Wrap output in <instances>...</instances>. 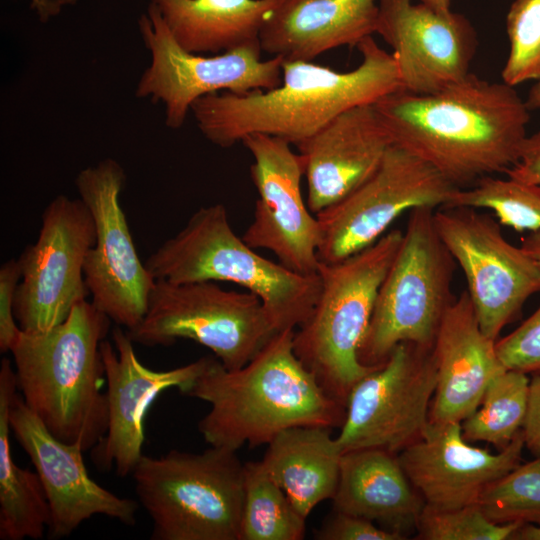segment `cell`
Returning a JSON list of instances; mask_svg holds the SVG:
<instances>
[{"label": "cell", "instance_id": "cell-19", "mask_svg": "<svg viewBox=\"0 0 540 540\" xmlns=\"http://www.w3.org/2000/svg\"><path fill=\"white\" fill-rule=\"evenodd\" d=\"M375 33L392 48L401 89L431 94L469 73L477 34L461 13L441 14L412 0H379Z\"/></svg>", "mask_w": 540, "mask_h": 540}, {"label": "cell", "instance_id": "cell-24", "mask_svg": "<svg viewBox=\"0 0 540 540\" xmlns=\"http://www.w3.org/2000/svg\"><path fill=\"white\" fill-rule=\"evenodd\" d=\"M335 511L359 516L405 536L425 505L397 454L379 448L344 452L331 499Z\"/></svg>", "mask_w": 540, "mask_h": 540}, {"label": "cell", "instance_id": "cell-33", "mask_svg": "<svg viewBox=\"0 0 540 540\" xmlns=\"http://www.w3.org/2000/svg\"><path fill=\"white\" fill-rule=\"evenodd\" d=\"M522 525L495 523L478 504L455 509H437L425 504L416 528L418 538L424 540H506Z\"/></svg>", "mask_w": 540, "mask_h": 540}, {"label": "cell", "instance_id": "cell-6", "mask_svg": "<svg viewBox=\"0 0 540 540\" xmlns=\"http://www.w3.org/2000/svg\"><path fill=\"white\" fill-rule=\"evenodd\" d=\"M402 237L403 232L394 229L346 259L319 262L318 300L308 319L295 329V354L324 391L344 407L355 384L379 367L364 365L359 350Z\"/></svg>", "mask_w": 540, "mask_h": 540}, {"label": "cell", "instance_id": "cell-8", "mask_svg": "<svg viewBox=\"0 0 540 540\" xmlns=\"http://www.w3.org/2000/svg\"><path fill=\"white\" fill-rule=\"evenodd\" d=\"M435 210L409 211L359 350L366 366L382 365L400 343L432 348L443 316L456 299L451 292L456 262L437 231Z\"/></svg>", "mask_w": 540, "mask_h": 540}, {"label": "cell", "instance_id": "cell-35", "mask_svg": "<svg viewBox=\"0 0 540 540\" xmlns=\"http://www.w3.org/2000/svg\"><path fill=\"white\" fill-rule=\"evenodd\" d=\"M318 540H402L406 537L368 519L335 511L314 533Z\"/></svg>", "mask_w": 540, "mask_h": 540}, {"label": "cell", "instance_id": "cell-17", "mask_svg": "<svg viewBox=\"0 0 540 540\" xmlns=\"http://www.w3.org/2000/svg\"><path fill=\"white\" fill-rule=\"evenodd\" d=\"M112 341L104 339L100 344L107 382L108 428L90 451L99 470L114 469L118 476L126 477L143 455L144 419L151 404L170 388L183 394L207 367L211 356L155 371L141 363L134 342L121 326L112 330Z\"/></svg>", "mask_w": 540, "mask_h": 540}, {"label": "cell", "instance_id": "cell-3", "mask_svg": "<svg viewBox=\"0 0 540 540\" xmlns=\"http://www.w3.org/2000/svg\"><path fill=\"white\" fill-rule=\"evenodd\" d=\"M295 329L276 333L244 366L211 357L183 393L209 404L198 431L210 446L238 451L267 445L297 426H341L345 407L328 395L294 352Z\"/></svg>", "mask_w": 540, "mask_h": 540}, {"label": "cell", "instance_id": "cell-2", "mask_svg": "<svg viewBox=\"0 0 540 540\" xmlns=\"http://www.w3.org/2000/svg\"><path fill=\"white\" fill-rule=\"evenodd\" d=\"M357 48L362 60L351 71L338 72L308 60L283 59L282 81L273 89L205 95L191 106L197 127L207 140L222 148L255 133L297 146L344 111L375 104L401 89L392 53L381 48L372 36Z\"/></svg>", "mask_w": 540, "mask_h": 540}, {"label": "cell", "instance_id": "cell-42", "mask_svg": "<svg viewBox=\"0 0 540 540\" xmlns=\"http://www.w3.org/2000/svg\"><path fill=\"white\" fill-rule=\"evenodd\" d=\"M419 2L427 5L441 14H448L451 12L450 0H419Z\"/></svg>", "mask_w": 540, "mask_h": 540}, {"label": "cell", "instance_id": "cell-20", "mask_svg": "<svg viewBox=\"0 0 540 540\" xmlns=\"http://www.w3.org/2000/svg\"><path fill=\"white\" fill-rule=\"evenodd\" d=\"M524 446L522 430L494 454L470 445L461 423L429 424L397 457L426 505L455 509L478 504L488 486L520 464Z\"/></svg>", "mask_w": 540, "mask_h": 540}, {"label": "cell", "instance_id": "cell-39", "mask_svg": "<svg viewBox=\"0 0 540 540\" xmlns=\"http://www.w3.org/2000/svg\"><path fill=\"white\" fill-rule=\"evenodd\" d=\"M521 247L533 258L540 268V230L528 234L522 240Z\"/></svg>", "mask_w": 540, "mask_h": 540}, {"label": "cell", "instance_id": "cell-18", "mask_svg": "<svg viewBox=\"0 0 540 540\" xmlns=\"http://www.w3.org/2000/svg\"><path fill=\"white\" fill-rule=\"evenodd\" d=\"M9 421L12 434L29 456L42 483L50 510L48 538L68 537L96 515L128 526L136 523L139 503L95 482L86 469L84 450L54 437L18 393L10 406Z\"/></svg>", "mask_w": 540, "mask_h": 540}, {"label": "cell", "instance_id": "cell-30", "mask_svg": "<svg viewBox=\"0 0 540 540\" xmlns=\"http://www.w3.org/2000/svg\"><path fill=\"white\" fill-rule=\"evenodd\" d=\"M454 206L489 209L501 225L518 232L540 230V191L509 177L485 176L456 190L447 207Z\"/></svg>", "mask_w": 540, "mask_h": 540}, {"label": "cell", "instance_id": "cell-21", "mask_svg": "<svg viewBox=\"0 0 540 540\" xmlns=\"http://www.w3.org/2000/svg\"><path fill=\"white\" fill-rule=\"evenodd\" d=\"M393 143L379 112L369 104L344 111L298 144L310 211L316 215L356 190L375 173Z\"/></svg>", "mask_w": 540, "mask_h": 540}, {"label": "cell", "instance_id": "cell-1", "mask_svg": "<svg viewBox=\"0 0 540 540\" xmlns=\"http://www.w3.org/2000/svg\"><path fill=\"white\" fill-rule=\"evenodd\" d=\"M374 106L395 144L459 189L506 173L518 160L530 120L513 86L472 73L431 94L399 89Z\"/></svg>", "mask_w": 540, "mask_h": 540}, {"label": "cell", "instance_id": "cell-4", "mask_svg": "<svg viewBox=\"0 0 540 540\" xmlns=\"http://www.w3.org/2000/svg\"><path fill=\"white\" fill-rule=\"evenodd\" d=\"M111 320L78 302L59 325L20 332L12 345L17 391L57 439L91 450L106 434L108 403L100 344Z\"/></svg>", "mask_w": 540, "mask_h": 540}, {"label": "cell", "instance_id": "cell-7", "mask_svg": "<svg viewBox=\"0 0 540 540\" xmlns=\"http://www.w3.org/2000/svg\"><path fill=\"white\" fill-rule=\"evenodd\" d=\"M131 475L151 540H240L244 463L236 451L143 454Z\"/></svg>", "mask_w": 540, "mask_h": 540}, {"label": "cell", "instance_id": "cell-32", "mask_svg": "<svg viewBox=\"0 0 540 540\" xmlns=\"http://www.w3.org/2000/svg\"><path fill=\"white\" fill-rule=\"evenodd\" d=\"M509 52L502 81L515 87L540 78V0H514L506 17Z\"/></svg>", "mask_w": 540, "mask_h": 540}, {"label": "cell", "instance_id": "cell-28", "mask_svg": "<svg viewBox=\"0 0 540 540\" xmlns=\"http://www.w3.org/2000/svg\"><path fill=\"white\" fill-rule=\"evenodd\" d=\"M305 523L260 461L244 463L240 540H301Z\"/></svg>", "mask_w": 540, "mask_h": 540}, {"label": "cell", "instance_id": "cell-23", "mask_svg": "<svg viewBox=\"0 0 540 540\" xmlns=\"http://www.w3.org/2000/svg\"><path fill=\"white\" fill-rule=\"evenodd\" d=\"M376 0H280L263 25L262 51L312 61L341 46H356L376 31Z\"/></svg>", "mask_w": 540, "mask_h": 540}, {"label": "cell", "instance_id": "cell-27", "mask_svg": "<svg viewBox=\"0 0 540 540\" xmlns=\"http://www.w3.org/2000/svg\"><path fill=\"white\" fill-rule=\"evenodd\" d=\"M8 358L0 364V539H40L50 521L48 501L37 472L19 467L10 444V406L17 393Z\"/></svg>", "mask_w": 540, "mask_h": 540}, {"label": "cell", "instance_id": "cell-34", "mask_svg": "<svg viewBox=\"0 0 540 540\" xmlns=\"http://www.w3.org/2000/svg\"><path fill=\"white\" fill-rule=\"evenodd\" d=\"M496 351L506 369L540 373V306L517 329L496 341Z\"/></svg>", "mask_w": 540, "mask_h": 540}, {"label": "cell", "instance_id": "cell-36", "mask_svg": "<svg viewBox=\"0 0 540 540\" xmlns=\"http://www.w3.org/2000/svg\"><path fill=\"white\" fill-rule=\"evenodd\" d=\"M21 279L17 259H10L0 268V352L10 351L21 329L15 319L14 296Z\"/></svg>", "mask_w": 540, "mask_h": 540}, {"label": "cell", "instance_id": "cell-16", "mask_svg": "<svg viewBox=\"0 0 540 540\" xmlns=\"http://www.w3.org/2000/svg\"><path fill=\"white\" fill-rule=\"evenodd\" d=\"M241 142L253 157L250 174L258 193L243 240L254 249L271 251L294 272L316 274L320 228L301 193L304 157L289 142L270 135L250 134Z\"/></svg>", "mask_w": 540, "mask_h": 540}, {"label": "cell", "instance_id": "cell-25", "mask_svg": "<svg viewBox=\"0 0 540 540\" xmlns=\"http://www.w3.org/2000/svg\"><path fill=\"white\" fill-rule=\"evenodd\" d=\"M331 431L323 426L285 429L267 444L260 461L306 519L337 489L343 453Z\"/></svg>", "mask_w": 540, "mask_h": 540}, {"label": "cell", "instance_id": "cell-5", "mask_svg": "<svg viewBox=\"0 0 540 540\" xmlns=\"http://www.w3.org/2000/svg\"><path fill=\"white\" fill-rule=\"evenodd\" d=\"M144 264L154 280L222 281L245 288L261 300L277 332L302 325L321 290L318 273L300 274L256 253L235 234L220 203L194 212Z\"/></svg>", "mask_w": 540, "mask_h": 540}, {"label": "cell", "instance_id": "cell-11", "mask_svg": "<svg viewBox=\"0 0 540 540\" xmlns=\"http://www.w3.org/2000/svg\"><path fill=\"white\" fill-rule=\"evenodd\" d=\"M458 189L432 165L393 143L368 180L316 214L319 262L335 263L368 248L406 211L447 207Z\"/></svg>", "mask_w": 540, "mask_h": 540}, {"label": "cell", "instance_id": "cell-26", "mask_svg": "<svg viewBox=\"0 0 540 540\" xmlns=\"http://www.w3.org/2000/svg\"><path fill=\"white\" fill-rule=\"evenodd\" d=\"M280 0H149L175 41L195 54L260 44L263 25Z\"/></svg>", "mask_w": 540, "mask_h": 540}, {"label": "cell", "instance_id": "cell-38", "mask_svg": "<svg viewBox=\"0 0 540 540\" xmlns=\"http://www.w3.org/2000/svg\"><path fill=\"white\" fill-rule=\"evenodd\" d=\"M524 445L540 457V373L533 374L529 384L528 407L522 427Z\"/></svg>", "mask_w": 540, "mask_h": 540}, {"label": "cell", "instance_id": "cell-40", "mask_svg": "<svg viewBox=\"0 0 540 540\" xmlns=\"http://www.w3.org/2000/svg\"><path fill=\"white\" fill-rule=\"evenodd\" d=\"M516 540H540V525L524 524L512 535Z\"/></svg>", "mask_w": 540, "mask_h": 540}, {"label": "cell", "instance_id": "cell-41", "mask_svg": "<svg viewBox=\"0 0 540 540\" xmlns=\"http://www.w3.org/2000/svg\"><path fill=\"white\" fill-rule=\"evenodd\" d=\"M525 103L529 110H540V78L530 88Z\"/></svg>", "mask_w": 540, "mask_h": 540}, {"label": "cell", "instance_id": "cell-37", "mask_svg": "<svg viewBox=\"0 0 540 540\" xmlns=\"http://www.w3.org/2000/svg\"><path fill=\"white\" fill-rule=\"evenodd\" d=\"M505 174L540 191V130L526 136L518 160Z\"/></svg>", "mask_w": 540, "mask_h": 540}, {"label": "cell", "instance_id": "cell-14", "mask_svg": "<svg viewBox=\"0 0 540 540\" xmlns=\"http://www.w3.org/2000/svg\"><path fill=\"white\" fill-rule=\"evenodd\" d=\"M95 240L93 216L80 198L58 195L46 206L37 241L17 259L21 279L13 312L22 331L52 329L87 298L83 269Z\"/></svg>", "mask_w": 540, "mask_h": 540}, {"label": "cell", "instance_id": "cell-10", "mask_svg": "<svg viewBox=\"0 0 540 540\" xmlns=\"http://www.w3.org/2000/svg\"><path fill=\"white\" fill-rule=\"evenodd\" d=\"M138 28L151 55L136 87L138 98L165 106V125L183 126L192 104L219 92L246 94L269 90L282 81L280 56L262 60L260 44H249L213 56L184 50L173 38L157 9L148 5Z\"/></svg>", "mask_w": 540, "mask_h": 540}, {"label": "cell", "instance_id": "cell-22", "mask_svg": "<svg viewBox=\"0 0 540 540\" xmlns=\"http://www.w3.org/2000/svg\"><path fill=\"white\" fill-rule=\"evenodd\" d=\"M496 341L483 333L466 290L449 306L433 345L437 383L429 424L461 423L480 405L491 380L506 370Z\"/></svg>", "mask_w": 540, "mask_h": 540}, {"label": "cell", "instance_id": "cell-29", "mask_svg": "<svg viewBox=\"0 0 540 540\" xmlns=\"http://www.w3.org/2000/svg\"><path fill=\"white\" fill-rule=\"evenodd\" d=\"M528 374L506 369L488 384L478 408L461 422L467 441H484L499 450L522 430L528 407Z\"/></svg>", "mask_w": 540, "mask_h": 540}, {"label": "cell", "instance_id": "cell-9", "mask_svg": "<svg viewBox=\"0 0 540 540\" xmlns=\"http://www.w3.org/2000/svg\"><path fill=\"white\" fill-rule=\"evenodd\" d=\"M126 333L134 343L150 347L190 339L235 369L278 332L261 300L249 291L226 290L212 281L155 280L141 322Z\"/></svg>", "mask_w": 540, "mask_h": 540}, {"label": "cell", "instance_id": "cell-13", "mask_svg": "<svg viewBox=\"0 0 540 540\" xmlns=\"http://www.w3.org/2000/svg\"><path fill=\"white\" fill-rule=\"evenodd\" d=\"M437 231L467 281V293L483 333L497 340L502 329L540 292V268L509 243L501 224L470 207L434 212Z\"/></svg>", "mask_w": 540, "mask_h": 540}, {"label": "cell", "instance_id": "cell-12", "mask_svg": "<svg viewBox=\"0 0 540 540\" xmlns=\"http://www.w3.org/2000/svg\"><path fill=\"white\" fill-rule=\"evenodd\" d=\"M437 368L432 348L400 343L352 388L341 430L342 453L379 448L398 454L429 427Z\"/></svg>", "mask_w": 540, "mask_h": 540}, {"label": "cell", "instance_id": "cell-15", "mask_svg": "<svg viewBox=\"0 0 540 540\" xmlns=\"http://www.w3.org/2000/svg\"><path fill=\"white\" fill-rule=\"evenodd\" d=\"M125 181L123 167L105 158L81 170L75 186L96 229L83 269L92 303L118 326L131 330L146 312L155 280L138 256L120 204Z\"/></svg>", "mask_w": 540, "mask_h": 540}, {"label": "cell", "instance_id": "cell-31", "mask_svg": "<svg viewBox=\"0 0 540 540\" xmlns=\"http://www.w3.org/2000/svg\"><path fill=\"white\" fill-rule=\"evenodd\" d=\"M478 505L495 523L540 525V457L518 464L493 482Z\"/></svg>", "mask_w": 540, "mask_h": 540}]
</instances>
